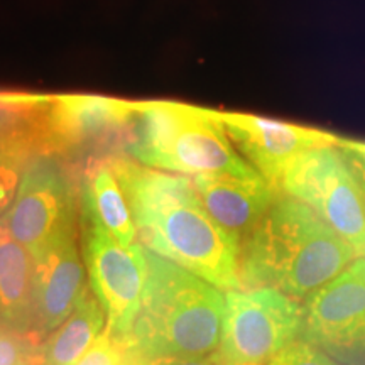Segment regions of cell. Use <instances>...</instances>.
<instances>
[{"label":"cell","instance_id":"5","mask_svg":"<svg viewBox=\"0 0 365 365\" xmlns=\"http://www.w3.org/2000/svg\"><path fill=\"white\" fill-rule=\"evenodd\" d=\"M303 308L272 287L235 289L225 294L220 344L222 365H267L299 336Z\"/></svg>","mask_w":365,"mask_h":365},{"label":"cell","instance_id":"6","mask_svg":"<svg viewBox=\"0 0 365 365\" xmlns=\"http://www.w3.org/2000/svg\"><path fill=\"white\" fill-rule=\"evenodd\" d=\"M281 195L312 207L357 255H365V205L339 144L301 153L277 181Z\"/></svg>","mask_w":365,"mask_h":365},{"label":"cell","instance_id":"14","mask_svg":"<svg viewBox=\"0 0 365 365\" xmlns=\"http://www.w3.org/2000/svg\"><path fill=\"white\" fill-rule=\"evenodd\" d=\"M81 220L103 228L124 247L135 244L137 228L108 159L91 161L81 180Z\"/></svg>","mask_w":365,"mask_h":365},{"label":"cell","instance_id":"9","mask_svg":"<svg viewBox=\"0 0 365 365\" xmlns=\"http://www.w3.org/2000/svg\"><path fill=\"white\" fill-rule=\"evenodd\" d=\"M83 257L90 287L107 317V328L120 339H129L148 276L144 247L137 242L124 247L107 230L83 222Z\"/></svg>","mask_w":365,"mask_h":365},{"label":"cell","instance_id":"12","mask_svg":"<svg viewBox=\"0 0 365 365\" xmlns=\"http://www.w3.org/2000/svg\"><path fill=\"white\" fill-rule=\"evenodd\" d=\"M191 181L207 212L240 247L281 195L259 173L244 176L203 173Z\"/></svg>","mask_w":365,"mask_h":365},{"label":"cell","instance_id":"3","mask_svg":"<svg viewBox=\"0 0 365 365\" xmlns=\"http://www.w3.org/2000/svg\"><path fill=\"white\" fill-rule=\"evenodd\" d=\"M143 303L129 345L148 359H200L220 344L225 296L196 274L148 247Z\"/></svg>","mask_w":365,"mask_h":365},{"label":"cell","instance_id":"20","mask_svg":"<svg viewBox=\"0 0 365 365\" xmlns=\"http://www.w3.org/2000/svg\"><path fill=\"white\" fill-rule=\"evenodd\" d=\"M336 144H339L341 154L349 164V170L357 182L365 205V143L364 140L339 139Z\"/></svg>","mask_w":365,"mask_h":365},{"label":"cell","instance_id":"10","mask_svg":"<svg viewBox=\"0 0 365 365\" xmlns=\"http://www.w3.org/2000/svg\"><path fill=\"white\" fill-rule=\"evenodd\" d=\"M134 102L98 95H61L48 100L36 118L41 156L76 154L130 124Z\"/></svg>","mask_w":365,"mask_h":365},{"label":"cell","instance_id":"13","mask_svg":"<svg viewBox=\"0 0 365 365\" xmlns=\"http://www.w3.org/2000/svg\"><path fill=\"white\" fill-rule=\"evenodd\" d=\"M85 291V269L76 232L63 237L34 261V331L51 333L70 317Z\"/></svg>","mask_w":365,"mask_h":365},{"label":"cell","instance_id":"1","mask_svg":"<svg viewBox=\"0 0 365 365\" xmlns=\"http://www.w3.org/2000/svg\"><path fill=\"white\" fill-rule=\"evenodd\" d=\"M107 159L129 202L137 235L149 250L218 289H242L240 244L213 220L193 181L124 156Z\"/></svg>","mask_w":365,"mask_h":365},{"label":"cell","instance_id":"18","mask_svg":"<svg viewBox=\"0 0 365 365\" xmlns=\"http://www.w3.org/2000/svg\"><path fill=\"white\" fill-rule=\"evenodd\" d=\"M267 365H344L312 341L299 339L287 344Z\"/></svg>","mask_w":365,"mask_h":365},{"label":"cell","instance_id":"2","mask_svg":"<svg viewBox=\"0 0 365 365\" xmlns=\"http://www.w3.org/2000/svg\"><path fill=\"white\" fill-rule=\"evenodd\" d=\"M355 257L352 245L312 207L279 195L240 247L242 289L272 287L299 301Z\"/></svg>","mask_w":365,"mask_h":365},{"label":"cell","instance_id":"11","mask_svg":"<svg viewBox=\"0 0 365 365\" xmlns=\"http://www.w3.org/2000/svg\"><path fill=\"white\" fill-rule=\"evenodd\" d=\"M220 118L227 134L249 159L250 166L276 186V190L282 171L296 156L308 149L339 140V137L328 132L269 117L220 112Z\"/></svg>","mask_w":365,"mask_h":365},{"label":"cell","instance_id":"16","mask_svg":"<svg viewBox=\"0 0 365 365\" xmlns=\"http://www.w3.org/2000/svg\"><path fill=\"white\" fill-rule=\"evenodd\" d=\"M105 322L107 317L102 304L93 291L85 287L70 317L51 331L39 349L41 364L76 365L102 335Z\"/></svg>","mask_w":365,"mask_h":365},{"label":"cell","instance_id":"4","mask_svg":"<svg viewBox=\"0 0 365 365\" xmlns=\"http://www.w3.org/2000/svg\"><path fill=\"white\" fill-rule=\"evenodd\" d=\"M129 154L154 170L180 175L257 173L235 153L220 112L176 102H135Z\"/></svg>","mask_w":365,"mask_h":365},{"label":"cell","instance_id":"8","mask_svg":"<svg viewBox=\"0 0 365 365\" xmlns=\"http://www.w3.org/2000/svg\"><path fill=\"white\" fill-rule=\"evenodd\" d=\"M301 339L346 364L365 362V255L304 298Z\"/></svg>","mask_w":365,"mask_h":365},{"label":"cell","instance_id":"22","mask_svg":"<svg viewBox=\"0 0 365 365\" xmlns=\"http://www.w3.org/2000/svg\"><path fill=\"white\" fill-rule=\"evenodd\" d=\"M36 365H44V364H41V362H39V364H36Z\"/></svg>","mask_w":365,"mask_h":365},{"label":"cell","instance_id":"21","mask_svg":"<svg viewBox=\"0 0 365 365\" xmlns=\"http://www.w3.org/2000/svg\"><path fill=\"white\" fill-rule=\"evenodd\" d=\"M122 365H222V362L217 352L200 359H148L137 354L127 340V350Z\"/></svg>","mask_w":365,"mask_h":365},{"label":"cell","instance_id":"17","mask_svg":"<svg viewBox=\"0 0 365 365\" xmlns=\"http://www.w3.org/2000/svg\"><path fill=\"white\" fill-rule=\"evenodd\" d=\"M41 362L34 336L0 325V365H36Z\"/></svg>","mask_w":365,"mask_h":365},{"label":"cell","instance_id":"15","mask_svg":"<svg viewBox=\"0 0 365 365\" xmlns=\"http://www.w3.org/2000/svg\"><path fill=\"white\" fill-rule=\"evenodd\" d=\"M0 325L19 333L34 330V259L0 228Z\"/></svg>","mask_w":365,"mask_h":365},{"label":"cell","instance_id":"19","mask_svg":"<svg viewBox=\"0 0 365 365\" xmlns=\"http://www.w3.org/2000/svg\"><path fill=\"white\" fill-rule=\"evenodd\" d=\"M127 350V339L113 335L105 328L97 341L90 346V350L76 365H122Z\"/></svg>","mask_w":365,"mask_h":365},{"label":"cell","instance_id":"7","mask_svg":"<svg viewBox=\"0 0 365 365\" xmlns=\"http://www.w3.org/2000/svg\"><path fill=\"white\" fill-rule=\"evenodd\" d=\"M2 227L34 261L54 242L76 232L75 193L63 166L48 156L27 163Z\"/></svg>","mask_w":365,"mask_h":365}]
</instances>
